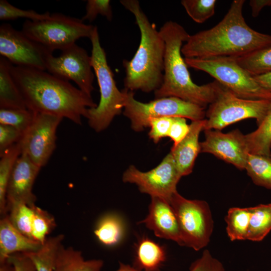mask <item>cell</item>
Returning a JSON list of instances; mask_svg holds the SVG:
<instances>
[{"mask_svg": "<svg viewBox=\"0 0 271 271\" xmlns=\"http://www.w3.org/2000/svg\"><path fill=\"white\" fill-rule=\"evenodd\" d=\"M10 71L27 108L35 112L66 118L79 125L82 117H87L88 109L97 106L69 81L45 70L11 63Z\"/></svg>", "mask_w": 271, "mask_h": 271, "instance_id": "1", "label": "cell"}, {"mask_svg": "<svg viewBox=\"0 0 271 271\" xmlns=\"http://www.w3.org/2000/svg\"><path fill=\"white\" fill-rule=\"evenodd\" d=\"M244 0H234L222 20L190 37L181 53L186 58H237L271 45V35L251 29L242 15Z\"/></svg>", "mask_w": 271, "mask_h": 271, "instance_id": "2", "label": "cell"}, {"mask_svg": "<svg viewBox=\"0 0 271 271\" xmlns=\"http://www.w3.org/2000/svg\"><path fill=\"white\" fill-rule=\"evenodd\" d=\"M166 45L163 81L154 91L156 98L174 96L204 108L215 99L219 83L216 81L202 85L192 80L185 58L182 56L183 43L190 35L176 22L167 21L159 30Z\"/></svg>", "mask_w": 271, "mask_h": 271, "instance_id": "3", "label": "cell"}, {"mask_svg": "<svg viewBox=\"0 0 271 271\" xmlns=\"http://www.w3.org/2000/svg\"><path fill=\"white\" fill-rule=\"evenodd\" d=\"M120 4L134 16L141 32V41L132 58L124 60L125 89L145 92L156 91L164 77L166 45L156 26L151 23L137 0H121Z\"/></svg>", "mask_w": 271, "mask_h": 271, "instance_id": "4", "label": "cell"}, {"mask_svg": "<svg viewBox=\"0 0 271 271\" xmlns=\"http://www.w3.org/2000/svg\"><path fill=\"white\" fill-rule=\"evenodd\" d=\"M90 40L92 45L91 64L99 87L100 98L96 107L88 109L86 118L90 127L100 132L121 113L125 104V89L120 91L117 87L105 52L101 46L96 26H94Z\"/></svg>", "mask_w": 271, "mask_h": 271, "instance_id": "5", "label": "cell"}, {"mask_svg": "<svg viewBox=\"0 0 271 271\" xmlns=\"http://www.w3.org/2000/svg\"><path fill=\"white\" fill-rule=\"evenodd\" d=\"M94 28L81 19L60 13L51 14L41 21L27 20L22 31L30 39L40 44L50 51L63 50L75 44L81 38L90 39Z\"/></svg>", "mask_w": 271, "mask_h": 271, "instance_id": "6", "label": "cell"}, {"mask_svg": "<svg viewBox=\"0 0 271 271\" xmlns=\"http://www.w3.org/2000/svg\"><path fill=\"white\" fill-rule=\"evenodd\" d=\"M185 60L188 66L208 73L239 97L271 100V92L262 88L235 58H185Z\"/></svg>", "mask_w": 271, "mask_h": 271, "instance_id": "7", "label": "cell"}, {"mask_svg": "<svg viewBox=\"0 0 271 271\" xmlns=\"http://www.w3.org/2000/svg\"><path fill=\"white\" fill-rule=\"evenodd\" d=\"M270 107V100L242 98L219 83L215 98L206 112L203 130H220L248 118L255 119L258 126Z\"/></svg>", "mask_w": 271, "mask_h": 271, "instance_id": "8", "label": "cell"}, {"mask_svg": "<svg viewBox=\"0 0 271 271\" xmlns=\"http://www.w3.org/2000/svg\"><path fill=\"white\" fill-rule=\"evenodd\" d=\"M125 89L123 114L130 119L131 128L136 131H141L149 127L152 118L182 117L192 121L205 119L204 108L197 104L174 96L156 98L144 103L134 98L133 91Z\"/></svg>", "mask_w": 271, "mask_h": 271, "instance_id": "9", "label": "cell"}, {"mask_svg": "<svg viewBox=\"0 0 271 271\" xmlns=\"http://www.w3.org/2000/svg\"><path fill=\"white\" fill-rule=\"evenodd\" d=\"M169 203L176 214L180 231L182 245L199 250L209 242L213 220L208 204L205 201L189 200L177 191Z\"/></svg>", "mask_w": 271, "mask_h": 271, "instance_id": "10", "label": "cell"}, {"mask_svg": "<svg viewBox=\"0 0 271 271\" xmlns=\"http://www.w3.org/2000/svg\"><path fill=\"white\" fill-rule=\"evenodd\" d=\"M0 54L13 65L46 70L53 53L8 23L0 26Z\"/></svg>", "mask_w": 271, "mask_h": 271, "instance_id": "11", "label": "cell"}, {"mask_svg": "<svg viewBox=\"0 0 271 271\" xmlns=\"http://www.w3.org/2000/svg\"><path fill=\"white\" fill-rule=\"evenodd\" d=\"M171 153L168 154L153 169L142 172L133 165L123 173L122 181L136 184L143 193L164 199L169 202L177 191L181 179Z\"/></svg>", "mask_w": 271, "mask_h": 271, "instance_id": "12", "label": "cell"}, {"mask_svg": "<svg viewBox=\"0 0 271 271\" xmlns=\"http://www.w3.org/2000/svg\"><path fill=\"white\" fill-rule=\"evenodd\" d=\"M91 62L87 52L75 43L62 50L58 57L49 56L46 70L62 79L74 81L79 89L91 97L94 74Z\"/></svg>", "mask_w": 271, "mask_h": 271, "instance_id": "13", "label": "cell"}, {"mask_svg": "<svg viewBox=\"0 0 271 271\" xmlns=\"http://www.w3.org/2000/svg\"><path fill=\"white\" fill-rule=\"evenodd\" d=\"M63 119L49 114L36 113L34 121L18 142L21 154L26 155L40 168L45 166L56 148L57 129Z\"/></svg>", "mask_w": 271, "mask_h": 271, "instance_id": "14", "label": "cell"}, {"mask_svg": "<svg viewBox=\"0 0 271 271\" xmlns=\"http://www.w3.org/2000/svg\"><path fill=\"white\" fill-rule=\"evenodd\" d=\"M204 131L205 140L200 143L201 152L211 154L239 170H245L249 153L244 134L238 129L227 133L215 129Z\"/></svg>", "mask_w": 271, "mask_h": 271, "instance_id": "15", "label": "cell"}, {"mask_svg": "<svg viewBox=\"0 0 271 271\" xmlns=\"http://www.w3.org/2000/svg\"><path fill=\"white\" fill-rule=\"evenodd\" d=\"M41 168L34 163L25 154H21L12 172L6 194L7 214L13 205L24 203L32 206L36 197L32 189Z\"/></svg>", "mask_w": 271, "mask_h": 271, "instance_id": "16", "label": "cell"}, {"mask_svg": "<svg viewBox=\"0 0 271 271\" xmlns=\"http://www.w3.org/2000/svg\"><path fill=\"white\" fill-rule=\"evenodd\" d=\"M139 223L144 224L157 237L173 240L182 245L177 218L168 201L159 197H151L149 213Z\"/></svg>", "mask_w": 271, "mask_h": 271, "instance_id": "17", "label": "cell"}, {"mask_svg": "<svg viewBox=\"0 0 271 271\" xmlns=\"http://www.w3.org/2000/svg\"><path fill=\"white\" fill-rule=\"evenodd\" d=\"M205 122V119L192 121L187 136L171 149L170 153L181 177L192 172L196 159L201 152L199 137L201 131L203 130Z\"/></svg>", "mask_w": 271, "mask_h": 271, "instance_id": "18", "label": "cell"}, {"mask_svg": "<svg viewBox=\"0 0 271 271\" xmlns=\"http://www.w3.org/2000/svg\"><path fill=\"white\" fill-rule=\"evenodd\" d=\"M43 244L26 236L11 223L7 215L0 220V263L12 254L36 251Z\"/></svg>", "mask_w": 271, "mask_h": 271, "instance_id": "19", "label": "cell"}, {"mask_svg": "<svg viewBox=\"0 0 271 271\" xmlns=\"http://www.w3.org/2000/svg\"><path fill=\"white\" fill-rule=\"evenodd\" d=\"M103 265L102 260H85L80 251L63 245L57 253L53 271H100Z\"/></svg>", "mask_w": 271, "mask_h": 271, "instance_id": "20", "label": "cell"}, {"mask_svg": "<svg viewBox=\"0 0 271 271\" xmlns=\"http://www.w3.org/2000/svg\"><path fill=\"white\" fill-rule=\"evenodd\" d=\"M10 63L0 57V108L26 109L23 98L10 71Z\"/></svg>", "mask_w": 271, "mask_h": 271, "instance_id": "21", "label": "cell"}, {"mask_svg": "<svg viewBox=\"0 0 271 271\" xmlns=\"http://www.w3.org/2000/svg\"><path fill=\"white\" fill-rule=\"evenodd\" d=\"M165 251L159 244L148 237L142 238L137 245L136 263L145 271H156L165 261Z\"/></svg>", "mask_w": 271, "mask_h": 271, "instance_id": "22", "label": "cell"}, {"mask_svg": "<svg viewBox=\"0 0 271 271\" xmlns=\"http://www.w3.org/2000/svg\"><path fill=\"white\" fill-rule=\"evenodd\" d=\"M64 238L62 234L48 237L39 249L24 253L32 259L37 271H53L56 257L63 245Z\"/></svg>", "mask_w": 271, "mask_h": 271, "instance_id": "23", "label": "cell"}, {"mask_svg": "<svg viewBox=\"0 0 271 271\" xmlns=\"http://www.w3.org/2000/svg\"><path fill=\"white\" fill-rule=\"evenodd\" d=\"M124 227L120 217L108 214L100 218L96 225L94 233L99 241L107 246L118 244L122 239Z\"/></svg>", "mask_w": 271, "mask_h": 271, "instance_id": "24", "label": "cell"}, {"mask_svg": "<svg viewBox=\"0 0 271 271\" xmlns=\"http://www.w3.org/2000/svg\"><path fill=\"white\" fill-rule=\"evenodd\" d=\"M245 137L249 153L271 156V107L257 129Z\"/></svg>", "mask_w": 271, "mask_h": 271, "instance_id": "25", "label": "cell"}, {"mask_svg": "<svg viewBox=\"0 0 271 271\" xmlns=\"http://www.w3.org/2000/svg\"><path fill=\"white\" fill-rule=\"evenodd\" d=\"M251 215L247 240L262 241L271 230V203L250 207Z\"/></svg>", "mask_w": 271, "mask_h": 271, "instance_id": "26", "label": "cell"}, {"mask_svg": "<svg viewBox=\"0 0 271 271\" xmlns=\"http://www.w3.org/2000/svg\"><path fill=\"white\" fill-rule=\"evenodd\" d=\"M251 212L250 207H231L225 217L226 233L231 241L247 240Z\"/></svg>", "mask_w": 271, "mask_h": 271, "instance_id": "27", "label": "cell"}, {"mask_svg": "<svg viewBox=\"0 0 271 271\" xmlns=\"http://www.w3.org/2000/svg\"><path fill=\"white\" fill-rule=\"evenodd\" d=\"M21 154L18 143L8 149L1 156L0 160V213L2 216L7 215L6 194L9 179L14 166Z\"/></svg>", "mask_w": 271, "mask_h": 271, "instance_id": "28", "label": "cell"}, {"mask_svg": "<svg viewBox=\"0 0 271 271\" xmlns=\"http://www.w3.org/2000/svg\"><path fill=\"white\" fill-rule=\"evenodd\" d=\"M245 170L255 185L271 189V156L248 153Z\"/></svg>", "mask_w": 271, "mask_h": 271, "instance_id": "29", "label": "cell"}, {"mask_svg": "<svg viewBox=\"0 0 271 271\" xmlns=\"http://www.w3.org/2000/svg\"><path fill=\"white\" fill-rule=\"evenodd\" d=\"M235 58L253 76L271 72V45Z\"/></svg>", "mask_w": 271, "mask_h": 271, "instance_id": "30", "label": "cell"}, {"mask_svg": "<svg viewBox=\"0 0 271 271\" xmlns=\"http://www.w3.org/2000/svg\"><path fill=\"white\" fill-rule=\"evenodd\" d=\"M56 226V221L52 215L36 205L34 206L32 224V236L34 240L43 244L47 236Z\"/></svg>", "mask_w": 271, "mask_h": 271, "instance_id": "31", "label": "cell"}, {"mask_svg": "<svg viewBox=\"0 0 271 271\" xmlns=\"http://www.w3.org/2000/svg\"><path fill=\"white\" fill-rule=\"evenodd\" d=\"M35 205L31 206L24 203L15 204L8 209L7 214L11 223L17 229L32 239V224Z\"/></svg>", "mask_w": 271, "mask_h": 271, "instance_id": "32", "label": "cell"}, {"mask_svg": "<svg viewBox=\"0 0 271 271\" xmlns=\"http://www.w3.org/2000/svg\"><path fill=\"white\" fill-rule=\"evenodd\" d=\"M36 114L28 108H0V124L14 127L23 133L34 121Z\"/></svg>", "mask_w": 271, "mask_h": 271, "instance_id": "33", "label": "cell"}, {"mask_svg": "<svg viewBox=\"0 0 271 271\" xmlns=\"http://www.w3.org/2000/svg\"><path fill=\"white\" fill-rule=\"evenodd\" d=\"M215 0H182L181 3L188 16L196 23L201 24L215 13Z\"/></svg>", "mask_w": 271, "mask_h": 271, "instance_id": "34", "label": "cell"}, {"mask_svg": "<svg viewBox=\"0 0 271 271\" xmlns=\"http://www.w3.org/2000/svg\"><path fill=\"white\" fill-rule=\"evenodd\" d=\"M50 15L48 12L40 14L32 10H22L14 6L7 0L0 1V20L2 21L20 18L27 19L32 21H41L48 19Z\"/></svg>", "mask_w": 271, "mask_h": 271, "instance_id": "35", "label": "cell"}, {"mask_svg": "<svg viewBox=\"0 0 271 271\" xmlns=\"http://www.w3.org/2000/svg\"><path fill=\"white\" fill-rule=\"evenodd\" d=\"M98 15L105 17L106 19L111 21L112 19V11L109 0H88L85 7V14L81 19L84 22L93 21Z\"/></svg>", "mask_w": 271, "mask_h": 271, "instance_id": "36", "label": "cell"}, {"mask_svg": "<svg viewBox=\"0 0 271 271\" xmlns=\"http://www.w3.org/2000/svg\"><path fill=\"white\" fill-rule=\"evenodd\" d=\"M173 117H160L151 118L149 122L151 129L149 136L156 144L162 138L168 137Z\"/></svg>", "mask_w": 271, "mask_h": 271, "instance_id": "37", "label": "cell"}, {"mask_svg": "<svg viewBox=\"0 0 271 271\" xmlns=\"http://www.w3.org/2000/svg\"><path fill=\"white\" fill-rule=\"evenodd\" d=\"M189 271H225V269L221 261L206 249L201 256L192 263Z\"/></svg>", "mask_w": 271, "mask_h": 271, "instance_id": "38", "label": "cell"}, {"mask_svg": "<svg viewBox=\"0 0 271 271\" xmlns=\"http://www.w3.org/2000/svg\"><path fill=\"white\" fill-rule=\"evenodd\" d=\"M22 134L14 127L0 124V156L10 147L17 143Z\"/></svg>", "mask_w": 271, "mask_h": 271, "instance_id": "39", "label": "cell"}, {"mask_svg": "<svg viewBox=\"0 0 271 271\" xmlns=\"http://www.w3.org/2000/svg\"><path fill=\"white\" fill-rule=\"evenodd\" d=\"M190 125L186 119L182 117H173L168 137L173 141V146L177 145L187 136L189 131Z\"/></svg>", "mask_w": 271, "mask_h": 271, "instance_id": "40", "label": "cell"}, {"mask_svg": "<svg viewBox=\"0 0 271 271\" xmlns=\"http://www.w3.org/2000/svg\"><path fill=\"white\" fill-rule=\"evenodd\" d=\"M8 260L13 265L14 271H37L32 259L24 253H16Z\"/></svg>", "mask_w": 271, "mask_h": 271, "instance_id": "41", "label": "cell"}, {"mask_svg": "<svg viewBox=\"0 0 271 271\" xmlns=\"http://www.w3.org/2000/svg\"><path fill=\"white\" fill-rule=\"evenodd\" d=\"M249 4L251 10V15L255 18L263 8L271 7V0H250Z\"/></svg>", "mask_w": 271, "mask_h": 271, "instance_id": "42", "label": "cell"}, {"mask_svg": "<svg viewBox=\"0 0 271 271\" xmlns=\"http://www.w3.org/2000/svg\"><path fill=\"white\" fill-rule=\"evenodd\" d=\"M253 77L262 88L271 92V72L255 76Z\"/></svg>", "mask_w": 271, "mask_h": 271, "instance_id": "43", "label": "cell"}, {"mask_svg": "<svg viewBox=\"0 0 271 271\" xmlns=\"http://www.w3.org/2000/svg\"><path fill=\"white\" fill-rule=\"evenodd\" d=\"M115 271H141L129 264H126L121 262L119 263V265L117 269Z\"/></svg>", "mask_w": 271, "mask_h": 271, "instance_id": "44", "label": "cell"}, {"mask_svg": "<svg viewBox=\"0 0 271 271\" xmlns=\"http://www.w3.org/2000/svg\"><path fill=\"white\" fill-rule=\"evenodd\" d=\"M0 271H14V268L12 264L8 260L0 263Z\"/></svg>", "mask_w": 271, "mask_h": 271, "instance_id": "45", "label": "cell"}]
</instances>
